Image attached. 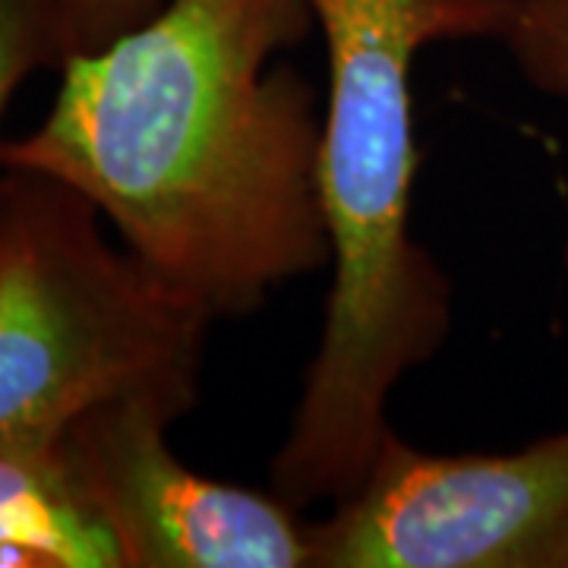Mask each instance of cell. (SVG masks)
I'll use <instances>...</instances> for the list:
<instances>
[{"label":"cell","mask_w":568,"mask_h":568,"mask_svg":"<svg viewBox=\"0 0 568 568\" xmlns=\"http://www.w3.org/2000/svg\"><path fill=\"white\" fill-rule=\"evenodd\" d=\"M325 41V224L332 282L272 493L342 503L395 433L388 405L452 328V282L414 237V63L439 41L503 39L518 0H306Z\"/></svg>","instance_id":"7a4b0ae2"},{"label":"cell","mask_w":568,"mask_h":568,"mask_svg":"<svg viewBox=\"0 0 568 568\" xmlns=\"http://www.w3.org/2000/svg\"><path fill=\"white\" fill-rule=\"evenodd\" d=\"M313 32L306 0H162L63 58L51 111L0 142V168L80 193L212 320L250 316L332 260L323 108L282 63Z\"/></svg>","instance_id":"6da1fadb"},{"label":"cell","mask_w":568,"mask_h":568,"mask_svg":"<svg viewBox=\"0 0 568 568\" xmlns=\"http://www.w3.org/2000/svg\"><path fill=\"white\" fill-rule=\"evenodd\" d=\"M58 29L44 0H0V114L26 77L61 67Z\"/></svg>","instance_id":"ba28073f"},{"label":"cell","mask_w":568,"mask_h":568,"mask_svg":"<svg viewBox=\"0 0 568 568\" xmlns=\"http://www.w3.org/2000/svg\"><path fill=\"white\" fill-rule=\"evenodd\" d=\"M181 417L159 398H126L63 433V465L121 566L313 568V525L301 508L183 465L168 443Z\"/></svg>","instance_id":"5b68a950"},{"label":"cell","mask_w":568,"mask_h":568,"mask_svg":"<svg viewBox=\"0 0 568 568\" xmlns=\"http://www.w3.org/2000/svg\"><path fill=\"white\" fill-rule=\"evenodd\" d=\"M99 219L70 186L0 168V448H58L126 398L200 402L212 313Z\"/></svg>","instance_id":"3957f363"},{"label":"cell","mask_w":568,"mask_h":568,"mask_svg":"<svg viewBox=\"0 0 568 568\" xmlns=\"http://www.w3.org/2000/svg\"><path fill=\"white\" fill-rule=\"evenodd\" d=\"M44 3L58 29L63 58L102 48L104 41L140 26L162 7V0H44Z\"/></svg>","instance_id":"9c48e42d"},{"label":"cell","mask_w":568,"mask_h":568,"mask_svg":"<svg viewBox=\"0 0 568 568\" xmlns=\"http://www.w3.org/2000/svg\"><path fill=\"white\" fill-rule=\"evenodd\" d=\"M0 568H123L58 448H0Z\"/></svg>","instance_id":"8992f818"},{"label":"cell","mask_w":568,"mask_h":568,"mask_svg":"<svg viewBox=\"0 0 568 568\" xmlns=\"http://www.w3.org/2000/svg\"><path fill=\"white\" fill-rule=\"evenodd\" d=\"M499 41L534 89L568 102V0H518Z\"/></svg>","instance_id":"52a82bcc"},{"label":"cell","mask_w":568,"mask_h":568,"mask_svg":"<svg viewBox=\"0 0 568 568\" xmlns=\"http://www.w3.org/2000/svg\"><path fill=\"white\" fill-rule=\"evenodd\" d=\"M313 568H568V429L503 455L420 452L392 433L313 525Z\"/></svg>","instance_id":"277c9868"}]
</instances>
